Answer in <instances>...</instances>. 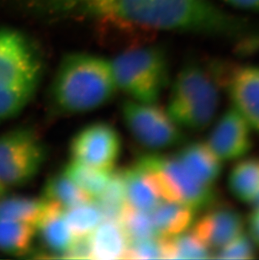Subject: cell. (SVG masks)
Here are the masks:
<instances>
[{
    "label": "cell",
    "mask_w": 259,
    "mask_h": 260,
    "mask_svg": "<svg viewBox=\"0 0 259 260\" xmlns=\"http://www.w3.org/2000/svg\"><path fill=\"white\" fill-rule=\"evenodd\" d=\"M44 15L87 16L136 27L201 35L245 44L254 25L211 0H25Z\"/></svg>",
    "instance_id": "1"
},
{
    "label": "cell",
    "mask_w": 259,
    "mask_h": 260,
    "mask_svg": "<svg viewBox=\"0 0 259 260\" xmlns=\"http://www.w3.org/2000/svg\"><path fill=\"white\" fill-rule=\"evenodd\" d=\"M118 92L110 60L86 52L61 59L49 91L50 110L59 116L89 113Z\"/></svg>",
    "instance_id": "2"
},
{
    "label": "cell",
    "mask_w": 259,
    "mask_h": 260,
    "mask_svg": "<svg viewBox=\"0 0 259 260\" xmlns=\"http://www.w3.org/2000/svg\"><path fill=\"white\" fill-rule=\"evenodd\" d=\"M220 92L210 63L188 61L171 84L167 111L183 131L203 132L217 118Z\"/></svg>",
    "instance_id": "3"
},
{
    "label": "cell",
    "mask_w": 259,
    "mask_h": 260,
    "mask_svg": "<svg viewBox=\"0 0 259 260\" xmlns=\"http://www.w3.org/2000/svg\"><path fill=\"white\" fill-rule=\"evenodd\" d=\"M110 61L118 91L129 100L157 103L169 84V58L161 47H136Z\"/></svg>",
    "instance_id": "4"
},
{
    "label": "cell",
    "mask_w": 259,
    "mask_h": 260,
    "mask_svg": "<svg viewBox=\"0 0 259 260\" xmlns=\"http://www.w3.org/2000/svg\"><path fill=\"white\" fill-rule=\"evenodd\" d=\"M136 165L143 171L161 201L183 204L199 213L218 200L215 188L197 181L174 155H143Z\"/></svg>",
    "instance_id": "5"
},
{
    "label": "cell",
    "mask_w": 259,
    "mask_h": 260,
    "mask_svg": "<svg viewBox=\"0 0 259 260\" xmlns=\"http://www.w3.org/2000/svg\"><path fill=\"white\" fill-rule=\"evenodd\" d=\"M47 158L48 147L32 128H15L0 135V180L8 188L33 180Z\"/></svg>",
    "instance_id": "6"
},
{
    "label": "cell",
    "mask_w": 259,
    "mask_h": 260,
    "mask_svg": "<svg viewBox=\"0 0 259 260\" xmlns=\"http://www.w3.org/2000/svg\"><path fill=\"white\" fill-rule=\"evenodd\" d=\"M121 117L132 138L151 151L181 147L187 142L184 131L157 103L128 100L121 106Z\"/></svg>",
    "instance_id": "7"
},
{
    "label": "cell",
    "mask_w": 259,
    "mask_h": 260,
    "mask_svg": "<svg viewBox=\"0 0 259 260\" xmlns=\"http://www.w3.org/2000/svg\"><path fill=\"white\" fill-rule=\"evenodd\" d=\"M43 72L39 50L20 31L0 27V86H38Z\"/></svg>",
    "instance_id": "8"
},
{
    "label": "cell",
    "mask_w": 259,
    "mask_h": 260,
    "mask_svg": "<svg viewBox=\"0 0 259 260\" xmlns=\"http://www.w3.org/2000/svg\"><path fill=\"white\" fill-rule=\"evenodd\" d=\"M210 64L231 106L259 135V65L221 61Z\"/></svg>",
    "instance_id": "9"
},
{
    "label": "cell",
    "mask_w": 259,
    "mask_h": 260,
    "mask_svg": "<svg viewBox=\"0 0 259 260\" xmlns=\"http://www.w3.org/2000/svg\"><path fill=\"white\" fill-rule=\"evenodd\" d=\"M121 138L110 123L97 121L81 128L69 144L70 159L112 171L121 153Z\"/></svg>",
    "instance_id": "10"
},
{
    "label": "cell",
    "mask_w": 259,
    "mask_h": 260,
    "mask_svg": "<svg viewBox=\"0 0 259 260\" xmlns=\"http://www.w3.org/2000/svg\"><path fill=\"white\" fill-rule=\"evenodd\" d=\"M199 213L189 231L212 255L246 232L247 223L241 211L219 199Z\"/></svg>",
    "instance_id": "11"
},
{
    "label": "cell",
    "mask_w": 259,
    "mask_h": 260,
    "mask_svg": "<svg viewBox=\"0 0 259 260\" xmlns=\"http://www.w3.org/2000/svg\"><path fill=\"white\" fill-rule=\"evenodd\" d=\"M206 143L224 164L247 157L253 147V131L245 118L231 106L213 123Z\"/></svg>",
    "instance_id": "12"
},
{
    "label": "cell",
    "mask_w": 259,
    "mask_h": 260,
    "mask_svg": "<svg viewBox=\"0 0 259 260\" xmlns=\"http://www.w3.org/2000/svg\"><path fill=\"white\" fill-rule=\"evenodd\" d=\"M174 157L197 181L207 186L215 187L222 174L223 162L206 142H186Z\"/></svg>",
    "instance_id": "13"
},
{
    "label": "cell",
    "mask_w": 259,
    "mask_h": 260,
    "mask_svg": "<svg viewBox=\"0 0 259 260\" xmlns=\"http://www.w3.org/2000/svg\"><path fill=\"white\" fill-rule=\"evenodd\" d=\"M37 236L47 252L62 258L74 238L64 216V209L49 202L48 208L37 224Z\"/></svg>",
    "instance_id": "14"
},
{
    "label": "cell",
    "mask_w": 259,
    "mask_h": 260,
    "mask_svg": "<svg viewBox=\"0 0 259 260\" xmlns=\"http://www.w3.org/2000/svg\"><path fill=\"white\" fill-rule=\"evenodd\" d=\"M196 211L179 202L161 201L150 214L156 235L163 238L179 235L190 229Z\"/></svg>",
    "instance_id": "15"
},
{
    "label": "cell",
    "mask_w": 259,
    "mask_h": 260,
    "mask_svg": "<svg viewBox=\"0 0 259 260\" xmlns=\"http://www.w3.org/2000/svg\"><path fill=\"white\" fill-rule=\"evenodd\" d=\"M90 237L93 259L125 258L128 240L120 222L105 220Z\"/></svg>",
    "instance_id": "16"
},
{
    "label": "cell",
    "mask_w": 259,
    "mask_h": 260,
    "mask_svg": "<svg viewBox=\"0 0 259 260\" xmlns=\"http://www.w3.org/2000/svg\"><path fill=\"white\" fill-rule=\"evenodd\" d=\"M228 188L237 201L250 205L259 192V157L237 161L228 176Z\"/></svg>",
    "instance_id": "17"
},
{
    "label": "cell",
    "mask_w": 259,
    "mask_h": 260,
    "mask_svg": "<svg viewBox=\"0 0 259 260\" xmlns=\"http://www.w3.org/2000/svg\"><path fill=\"white\" fill-rule=\"evenodd\" d=\"M122 174L126 205L138 211L151 212L161 200L143 171L135 164Z\"/></svg>",
    "instance_id": "18"
},
{
    "label": "cell",
    "mask_w": 259,
    "mask_h": 260,
    "mask_svg": "<svg viewBox=\"0 0 259 260\" xmlns=\"http://www.w3.org/2000/svg\"><path fill=\"white\" fill-rule=\"evenodd\" d=\"M37 236L34 224L0 220V251L3 253L14 256L29 254Z\"/></svg>",
    "instance_id": "19"
},
{
    "label": "cell",
    "mask_w": 259,
    "mask_h": 260,
    "mask_svg": "<svg viewBox=\"0 0 259 260\" xmlns=\"http://www.w3.org/2000/svg\"><path fill=\"white\" fill-rule=\"evenodd\" d=\"M48 206L49 202L42 197H8L5 194L0 197V220L23 221L37 226Z\"/></svg>",
    "instance_id": "20"
},
{
    "label": "cell",
    "mask_w": 259,
    "mask_h": 260,
    "mask_svg": "<svg viewBox=\"0 0 259 260\" xmlns=\"http://www.w3.org/2000/svg\"><path fill=\"white\" fill-rule=\"evenodd\" d=\"M113 172L114 170H100L71 159L61 170L65 176L93 200L105 190Z\"/></svg>",
    "instance_id": "21"
},
{
    "label": "cell",
    "mask_w": 259,
    "mask_h": 260,
    "mask_svg": "<svg viewBox=\"0 0 259 260\" xmlns=\"http://www.w3.org/2000/svg\"><path fill=\"white\" fill-rule=\"evenodd\" d=\"M42 193V199L57 204L64 210L93 201L61 172L46 180Z\"/></svg>",
    "instance_id": "22"
},
{
    "label": "cell",
    "mask_w": 259,
    "mask_h": 260,
    "mask_svg": "<svg viewBox=\"0 0 259 260\" xmlns=\"http://www.w3.org/2000/svg\"><path fill=\"white\" fill-rule=\"evenodd\" d=\"M161 238L164 258L170 259H207L212 258L210 251L206 248L191 232L179 235Z\"/></svg>",
    "instance_id": "23"
},
{
    "label": "cell",
    "mask_w": 259,
    "mask_h": 260,
    "mask_svg": "<svg viewBox=\"0 0 259 260\" xmlns=\"http://www.w3.org/2000/svg\"><path fill=\"white\" fill-rule=\"evenodd\" d=\"M93 202L97 204L104 221H120L126 207L125 184L121 172H113L112 176L105 187V190Z\"/></svg>",
    "instance_id": "24"
},
{
    "label": "cell",
    "mask_w": 259,
    "mask_h": 260,
    "mask_svg": "<svg viewBox=\"0 0 259 260\" xmlns=\"http://www.w3.org/2000/svg\"><path fill=\"white\" fill-rule=\"evenodd\" d=\"M64 216L74 238L91 235L104 221L103 215L93 201L64 210Z\"/></svg>",
    "instance_id": "25"
},
{
    "label": "cell",
    "mask_w": 259,
    "mask_h": 260,
    "mask_svg": "<svg viewBox=\"0 0 259 260\" xmlns=\"http://www.w3.org/2000/svg\"><path fill=\"white\" fill-rule=\"evenodd\" d=\"M38 86H0V123L20 115L34 97Z\"/></svg>",
    "instance_id": "26"
},
{
    "label": "cell",
    "mask_w": 259,
    "mask_h": 260,
    "mask_svg": "<svg viewBox=\"0 0 259 260\" xmlns=\"http://www.w3.org/2000/svg\"><path fill=\"white\" fill-rule=\"evenodd\" d=\"M119 222L127 238L128 243L157 236L150 212L138 211L126 205Z\"/></svg>",
    "instance_id": "27"
},
{
    "label": "cell",
    "mask_w": 259,
    "mask_h": 260,
    "mask_svg": "<svg viewBox=\"0 0 259 260\" xmlns=\"http://www.w3.org/2000/svg\"><path fill=\"white\" fill-rule=\"evenodd\" d=\"M257 246L247 232L242 233L223 248L213 253L218 259H254L257 258Z\"/></svg>",
    "instance_id": "28"
},
{
    "label": "cell",
    "mask_w": 259,
    "mask_h": 260,
    "mask_svg": "<svg viewBox=\"0 0 259 260\" xmlns=\"http://www.w3.org/2000/svg\"><path fill=\"white\" fill-rule=\"evenodd\" d=\"M125 258L130 259H156L164 258L161 238L155 236L142 240L130 242Z\"/></svg>",
    "instance_id": "29"
},
{
    "label": "cell",
    "mask_w": 259,
    "mask_h": 260,
    "mask_svg": "<svg viewBox=\"0 0 259 260\" xmlns=\"http://www.w3.org/2000/svg\"><path fill=\"white\" fill-rule=\"evenodd\" d=\"M91 235L75 237L62 258L76 259H93Z\"/></svg>",
    "instance_id": "30"
},
{
    "label": "cell",
    "mask_w": 259,
    "mask_h": 260,
    "mask_svg": "<svg viewBox=\"0 0 259 260\" xmlns=\"http://www.w3.org/2000/svg\"><path fill=\"white\" fill-rule=\"evenodd\" d=\"M246 230L255 245L259 248V209H252L251 213L246 220Z\"/></svg>",
    "instance_id": "31"
},
{
    "label": "cell",
    "mask_w": 259,
    "mask_h": 260,
    "mask_svg": "<svg viewBox=\"0 0 259 260\" xmlns=\"http://www.w3.org/2000/svg\"><path fill=\"white\" fill-rule=\"evenodd\" d=\"M223 1L236 9L259 13V0H223Z\"/></svg>",
    "instance_id": "32"
},
{
    "label": "cell",
    "mask_w": 259,
    "mask_h": 260,
    "mask_svg": "<svg viewBox=\"0 0 259 260\" xmlns=\"http://www.w3.org/2000/svg\"><path fill=\"white\" fill-rule=\"evenodd\" d=\"M8 187L0 180V197L7 194Z\"/></svg>",
    "instance_id": "33"
}]
</instances>
